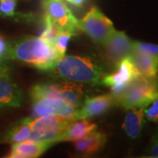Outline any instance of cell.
Segmentation results:
<instances>
[{
	"mask_svg": "<svg viewBox=\"0 0 158 158\" xmlns=\"http://www.w3.org/2000/svg\"><path fill=\"white\" fill-rule=\"evenodd\" d=\"M49 72L66 81L90 85H102V80L106 75L101 62L87 56H63Z\"/></svg>",
	"mask_w": 158,
	"mask_h": 158,
	"instance_id": "6da1fadb",
	"label": "cell"
},
{
	"mask_svg": "<svg viewBox=\"0 0 158 158\" xmlns=\"http://www.w3.org/2000/svg\"><path fill=\"white\" fill-rule=\"evenodd\" d=\"M60 57L55 46L40 37L27 36L11 42V61L42 71H49Z\"/></svg>",
	"mask_w": 158,
	"mask_h": 158,
	"instance_id": "7a4b0ae2",
	"label": "cell"
},
{
	"mask_svg": "<svg viewBox=\"0 0 158 158\" xmlns=\"http://www.w3.org/2000/svg\"><path fill=\"white\" fill-rule=\"evenodd\" d=\"M90 93V90L84 84L71 81L39 84L34 85L30 92L33 99L46 97L56 98L76 109L82 106Z\"/></svg>",
	"mask_w": 158,
	"mask_h": 158,
	"instance_id": "3957f363",
	"label": "cell"
},
{
	"mask_svg": "<svg viewBox=\"0 0 158 158\" xmlns=\"http://www.w3.org/2000/svg\"><path fill=\"white\" fill-rule=\"evenodd\" d=\"M158 93V77H146L140 76L132 81L118 96L115 98L116 106L125 110L130 108L143 106L148 104Z\"/></svg>",
	"mask_w": 158,
	"mask_h": 158,
	"instance_id": "277c9868",
	"label": "cell"
},
{
	"mask_svg": "<svg viewBox=\"0 0 158 158\" xmlns=\"http://www.w3.org/2000/svg\"><path fill=\"white\" fill-rule=\"evenodd\" d=\"M71 120L55 114H46L31 117V134L28 140L35 141H52L56 143L58 139Z\"/></svg>",
	"mask_w": 158,
	"mask_h": 158,
	"instance_id": "5b68a950",
	"label": "cell"
},
{
	"mask_svg": "<svg viewBox=\"0 0 158 158\" xmlns=\"http://www.w3.org/2000/svg\"><path fill=\"white\" fill-rule=\"evenodd\" d=\"M77 28L86 34L98 44L104 45L115 28L113 22L97 7H92L82 19H77Z\"/></svg>",
	"mask_w": 158,
	"mask_h": 158,
	"instance_id": "8992f818",
	"label": "cell"
},
{
	"mask_svg": "<svg viewBox=\"0 0 158 158\" xmlns=\"http://www.w3.org/2000/svg\"><path fill=\"white\" fill-rule=\"evenodd\" d=\"M141 74L129 56L123 58L116 64V70L106 74L102 80V85L111 88V94L114 98L118 96L132 81L139 77Z\"/></svg>",
	"mask_w": 158,
	"mask_h": 158,
	"instance_id": "52a82bcc",
	"label": "cell"
},
{
	"mask_svg": "<svg viewBox=\"0 0 158 158\" xmlns=\"http://www.w3.org/2000/svg\"><path fill=\"white\" fill-rule=\"evenodd\" d=\"M45 16L58 30H70L77 32V18L72 14L65 0H45L43 3Z\"/></svg>",
	"mask_w": 158,
	"mask_h": 158,
	"instance_id": "ba28073f",
	"label": "cell"
},
{
	"mask_svg": "<svg viewBox=\"0 0 158 158\" xmlns=\"http://www.w3.org/2000/svg\"><path fill=\"white\" fill-rule=\"evenodd\" d=\"M77 109L56 98H40L33 99V117L55 114L74 120Z\"/></svg>",
	"mask_w": 158,
	"mask_h": 158,
	"instance_id": "9c48e42d",
	"label": "cell"
},
{
	"mask_svg": "<svg viewBox=\"0 0 158 158\" xmlns=\"http://www.w3.org/2000/svg\"><path fill=\"white\" fill-rule=\"evenodd\" d=\"M113 106H116V102L114 97L111 93L92 98L88 97L82 104V106L77 109L74 116V120L90 118L101 115Z\"/></svg>",
	"mask_w": 158,
	"mask_h": 158,
	"instance_id": "30bf717a",
	"label": "cell"
},
{
	"mask_svg": "<svg viewBox=\"0 0 158 158\" xmlns=\"http://www.w3.org/2000/svg\"><path fill=\"white\" fill-rule=\"evenodd\" d=\"M133 41L125 32L115 30L103 46L110 60L117 64L132 53Z\"/></svg>",
	"mask_w": 158,
	"mask_h": 158,
	"instance_id": "8fae6325",
	"label": "cell"
},
{
	"mask_svg": "<svg viewBox=\"0 0 158 158\" xmlns=\"http://www.w3.org/2000/svg\"><path fill=\"white\" fill-rule=\"evenodd\" d=\"M55 142L35 141L26 140L12 143L11 151L8 155L10 158H36L46 152Z\"/></svg>",
	"mask_w": 158,
	"mask_h": 158,
	"instance_id": "7c38bea8",
	"label": "cell"
},
{
	"mask_svg": "<svg viewBox=\"0 0 158 158\" xmlns=\"http://www.w3.org/2000/svg\"><path fill=\"white\" fill-rule=\"evenodd\" d=\"M22 100V90L11 77H0V109L19 107Z\"/></svg>",
	"mask_w": 158,
	"mask_h": 158,
	"instance_id": "4fadbf2b",
	"label": "cell"
},
{
	"mask_svg": "<svg viewBox=\"0 0 158 158\" xmlns=\"http://www.w3.org/2000/svg\"><path fill=\"white\" fill-rule=\"evenodd\" d=\"M97 125L87 118L71 120L59 137L58 141H75L95 131Z\"/></svg>",
	"mask_w": 158,
	"mask_h": 158,
	"instance_id": "5bb4252c",
	"label": "cell"
},
{
	"mask_svg": "<svg viewBox=\"0 0 158 158\" xmlns=\"http://www.w3.org/2000/svg\"><path fill=\"white\" fill-rule=\"evenodd\" d=\"M31 117L18 120L0 135V143H16L28 140L31 134Z\"/></svg>",
	"mask_w": 158,
	"mask_h": 158,
	"instance_id": "9a60e30c",
	"label": "cell"
},
{
	"mask_svg": "<svg viewBox=\"0 0 158 158\" xmlns=\"http://www.w3.org/2000/svg\"><path fill=\"white\" fill-rule=\"evenodd\" d=\"M143 106L133 107L127 110L122 124L126 134L131 139H136L140 135L141 130L145 125V114Z\"/></svg>",
	"mask_w": 158,
	"mask_h": 158,
	"instance_id": "2e32d148",
	"label": "cell"
},
{
	"mask_svg": "<svg viewBox=\"0 0 158 158\" xmlns=\"http://www.w3.org/2000/svg\"><path fill=\"white\" fill-rule=\"evenodd\" d=\"M106 141V135L100 132L93 131L88 135L75 141L77 151L83 156H90L98 152Z\"/></svg>",
	"mask_w": 158,
	"mask_h": 158,
	"instance_id": "e0dca14e",
	"label": "cell"
},
{
	"mask_svg": "<svg viewBox=\"0 0 158 158\" xmlns=\"http://www.w3.org/2000/svg\"><path fill=\"white\" fill-rule=\"evenodd\" d=\"M128 56L141 76L146 77H158V60L156 58L134 50Z\"/></svg>",
	"mask_w": 158,
	"mask_h": 158,
	"instance_id": "ac0fdd59",
	"label": "cell"
},
{
	"mask_svg": "<svg viewBox=\"0 0 158 158\" xmlns=\"http://www.w3.org/2000/svg\"><path fill=\"white\" fill-rule=\"evenodd\" d=\"M77 34V32L75 31H70V30H58L57 31L56 36L54 41V46L56 49L62 57L65 56V53L67 50V47L69 40L74 35Z\"/></svg>",
	"mask_w": 158,
	"mask_h": 158,
	"instance_id": "d6986e66",
	"label": "cell"
},
{
	"mask_svg": "<svg viewBox=\"0 0 158 158\" xmlns=\"http://www.w3.org/2000/svg\"><path fill=\"white\" fill-rule=\"evenodd\" d=\"M133 50L147 54L158 60V45L141 41H133Z\"/></svg>",
	"mask_w": 158,
	"mask_h": 158,
	"instance_id": "ffe728a7",
	"label": "cell"
},
{
	"mask_svg": "<svg viewBox=\"0 0 158 158\" xmlns=\"http://www.w3.org/2000/svg\"><path fill=\"white\" fill-rule=\"evenodd\" d=\"M145 118L158 125V93L144 108Z\"/></svg>",
	"mask_w": 158,
	"mask_h": 158,
	"instance_id": "44dd1931",
	"label": "cell"
},
{
	"mask_svg": "<svg viewBox=\"0 0 158 158\" xmlns=\"http://www.w3.org/2000/svg\"><path fill=\"white\" fill-rule=\"evenodd\" d=\"M57 31H58V29L53 24H51L48 19H44V29L41 32L40 37L54 45V41H55Z\"/></svg>",
	"mask_w": 158,
	"mask_h": 158,
	"instance_id": "7402d4cb",
	"label": "cell"
},
{
	"mask_svg": "<svg viewBox=\"0 0 158 158\" xmlns=\"http://www.w3.org/2000/svg\"><path fill=\"white\" fill-rule=\"evenodd\" d=\"M17 0H0V16L13 17Z\"/></svg>",
	"mask_w": 158,
	"mask_h": 158,
	"instance_id": "603a6c76",
	"label": "cell"
},
{
	"mask_svg": "<svg viewBox=\"0 0 158 158\" xmlns=\"http://www.w3.org/2000/svg\"><path fill=\"white\" fill-rule=\"evenodd\" d=\"M11 42L0 35V62H8L10 60Z\"/></svg>",
	"mask_w": 158,
	"mask_h": 158,
	"instance_id": "cb8c5ba5",
	"label": "cell"
},
{
	"mask_svg": "<svg viewBox=\"0 0 158 158\" xmlns=\"http://www.w3.org/2000/svg\"><path fill=\"white\" fill-rule=\"evenodd\" d=\"M147 157L158 158V128L155 135L153 136L151 143L148 148Z\"/></svg>",
	"mask_w": 158,
	"mask_h": 158,
	"instance_id": "d4e9b609",
	"label": "cell"
},
{
	"mask_svg": "<svg viewBox=\"0 0 158 158\" xmlns=\"http://www.w3.org/2000/svg\"><path fill=\"white\" fill-rule=\"evenodd\" d=\"M12 69L8 62H0V77H11Z\"/></svg>",
	"mask_w": 158,
	"mask_h": 158,
	"instance_id": "484cf974",
	"label": "cell"
},
{
	"mask_svg": "<svg viewBox=\"0 0 158 158\" xmlns=\"http://www.w3.org/2000/svg\"><path fill=\"white\" fill-rule=\"evenodd\" d=\"M66 1L76 7H81L82 6H84V4L87 0H66Z\"/></svg>",
	"mask_w": 158,
	"mask_h": 158,
	"instance_id": "4316f807",
	"label": "cell"
}]
</instances>
